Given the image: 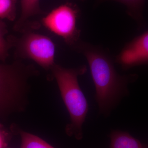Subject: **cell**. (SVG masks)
<instances>
[{
	"instance_id": "obj_1",
	"label": "cell",
	"mask_w": 148,
	"mask_h": 148,
	"mask_svg": "<svg viewBox=\"0 0 148 148\" xmlns=\"http://www.w3.org/2000/svg\"><path fill=\"white\" fill-rule=\"evenodd\" d=\"M75 49L82 53L87 60L99 112L108 116L121 99L129 94L128 85L136 81L138 75L118 73L110 56L101 47L80 40Z\"/></svg>"
},
{
	"instance_id": "obj_2",
	"label": "cell",
	"mask_w": 148,
	"mask_h": 148,
	"mask_svg": "<svg viewBox=\"0 0 148 148\" xmlns=\"http://www.w3.org/2000/svg\"><path fill=\"white\" fill-rule=\"evenodd\" d=\"M50 70L70 115L71 123L66 125V133L77 140H81L83 136L82 126L88 112V105L80 87L78 77L86 73V66L82 65L69 69L55 63Z\"/></svg>"
},
{
	"instance_id": "obj_3",
	"label": "cell",
	"mask_w": 148,
	"mask_h": 148,
	"mask_svg": "<svg viewBox=\"0 0 148 148\" xmlns=\"http://www.w3.org/2000/svg\"><path fill=\"white\" fill-rule=\"evenodd\" d=\"M38 74L34 65L20 59L11 64H0V115L24 109L29 80Z\"/></svg>"
},
{
	"instance_id": "obj_4",
	"label": "cell",
	"mask_w": 148,
	"mask_h": 148,
	"mask_svg": "<svg viewBox=\"0 0 148 148\" xmlns=\"http://www.w3.org/2000/svg\"><path fill=\"white\" fill-rule=\"evenodd\" d=\"M29 30L20 37H7L18 59H30L47 71L55 64V45L47 36Z\"/></svg>"
},
{
	"instance_id": "obj_5",
	"label": "cell",
	"mask_w": 148,
	"mask_h": 148,
	"mask_svg": "<svg viewBox=\"0 0 148 148\" xmlns=\"http://www.w3.org/2000/svg\"><path fill=\"white\" fill-rule=\"evenodd\" d=\"M78 11L70 3L62 5L43 17L42 24L51 33L62 38L75 48L80 41L81 31L77 26Z\"/></svg>"
},
{
	"instance_id": "obj_6",
	"label": "cell",
	"mask_w": 148,
	"mask_h": 148,
	"mask_svg": "<svg viewBox=\"0 0 148 148\" xmlns=\"http://www.w3.org/2000/svg\"><path fill=\"white\" fill-rule=\"evenodd\" d=\"M116 61L125 70L147 64L148 31L143 32L126 44L117 56Z\"/></svg>"
},
{
	"instance_id": "obj_7",
	"label": "cell",
	"mask_w": 148,
	"mask_h": 148,
	"mask_svg": "<svg viewBox=\"0 0 148 148\" xmlns=\"http://www.w3.org/2000/svg\"><path fill=\"white\" fill-rule=\"evenodd\" d=\"M40 0H21V14L18 20L14 25V31L22 33L29 30L38 29L39 25L37 22L29 19L32 16L45 14L40 8Z\"/></svg>"
},
{
	"instance_id": "obj_8",
	"label": "cell",
	"mask_w": 148,
	"mask_h": 148,
	"mask_svg": "<svg viewBox=\"0 0 148 148\" xmlns=\"http://www.w3.org/2000/svg\"><path fill=\"white\" fill-rule=\"evenodd\" d=\"M110 148H147L127 132L114 130L110 135Z\"/></svg>"
},
{
	"instance_id": "obj_9",
	"label": "cell",
	"mask_w": 148,
	"mask_h": 148,
	"mask_svg": "<svg viewBox=\"0 0 148 148\" xmlns=\"http://www.w3.org/2000/svg\"><path fill=\"white\" fill-rule=\"evenodd\" d=\"M122 3L126 6L127 13L130 16L137 21L140 26L144 24L142 14L143 6L145 0H113Z\"/></svg>"
},
{
	"instance_id": "obj_10",
	"label": "cell",
	"mask_w": 148,
	"mask_h": 148,
	"mask_svg": "<svg viewBox=\"0 0 148 148\" xmlns=\"http://www.w3.org/2000/svg\"><path fill=\"white\" fill-rule=\"evenodd\" d=\"M21 136V148H55L31 133L19 131Z\"/></svg>"
},
{
	"instance_id": "obj_11",
	"label": "cell",
	"mask_w": 148,
	"mask_h": 148,
	"mask_svg": "<svg viewBox=\"0 0 148 148\" xmlns=\"http://www.w3.org/2000/svg\"><path fill=\"white\" fill-rule=\"evenodd\" d=\"M8 33L7 25L3 20L0 19V61L3 62H5L9 56V51L12 48L7 38H5Z\"/></svg>"
},
{
	"instance_id": "obj_12",
	"label": "cell",
	"mask_w": 148,
	"mask_h": 148,
	"mask_svg": "<svg viewBox=\"0 0 148 148\" xmlns=\"http://www.w3.org/2000/svg\"><path fill=\"white\" fill-rule=\"evenodd\" d=\"M17 0H0V19L13 21L16 17Z\"/></svg>"
},
{
	"instance_id": "obj_13",
	"label": "cell",
	"mask_w": 148,
	"mask_h": 148,
	"mask_svg": "<svg viewBox=\"0 0 148 148\" xmlns=\"http://www.w3.org/2000/svg\"><path fill=\"white\" fill-rule=\"evenodd\" d=\"M9 134L0 124V148L6 147L9 140Z\"/></svg>"
},
{
	"instance_id": "obj_14",
	"label": "cell",
	"mask_w": 148,
	"mask_h": 148,
	"mask_svg": "<svg viewBox=\"0 0 148 148\" xmlns=\"http://www.w3.org/2000/svg\"></svg>"
}]
</instances>
